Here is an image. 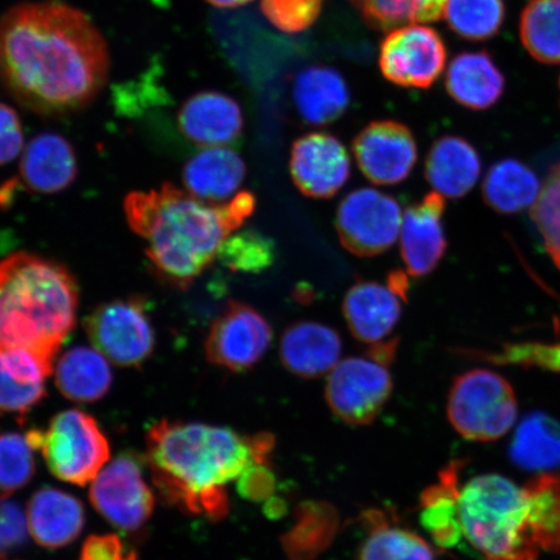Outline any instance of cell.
Returning <instances> with one entry per match:
<instances>
[{
    "label": "cell",
    "instance_id": "cell-1",
    "mask_svg": "<svg viewBox=\"0 0 560 560\" xmlns=\"http://www.w3.org/2000/svg\"><path fill=\"white\" fill-rule=\"evenodd\" d=\"M109 69L103 34L72 5L25 2L0 19V83L35 115L85 109L107 85Z\"/></svg>",
    "mask_w": 560,
    "mask_h": 560
},
{
    "label": "cell",
    "instance_id": "cell-2",
    "mask_svg": "<svg viewBox=\"0 0 560 560\" xmlns=\"http://www.w3.org/2000/svg\"><path fill=\"white\" fill-rule=\"evenodd\" d=\"M270 435L243 438L225 427L160 420L147 431V462L153 485L185 513L222 520L229 482L255 462H265Z\"/></svg>",
    "mask_w": 560,
    "mask_h": 560
},
{
    "label": "cell",
    "instance_id": "cell-3",
    "mask_svg": "<svg viewBox=\"0 0 560 560\" xmlns=\"http://www.w3.org/2000/svg\"><path fill=\"white\" fill-rule=\"evenodd\" d=\"M249 191L225 205H209L165 184L160 190L132 192L125 200L130 228L145 243V254L166 282L186 290L212 265L223 242L255 212Z\"/></svg>",
    "mask_w": 560,
    "mask_h": 560
},
{
    "label": "cell",
    "instance_id": "cell-4",
    "mask_svg": "<svg viewBox=\"0 0 560 560\" xmlns=\"http://www.w3.org/2000/svg\"><path fill=\"white\" fill-rule=\"evenodd\" d=\"M77 307L79 287L65 266L24 252L0 262V352L27 350L54 366Z\"/></svg>",
    "mask_w": 560,
    "mask_h": 560
},
{
    "label": "cell",
    "instance_id": "cell-5",
    "mask_svg": "<svg viewBox=\"0 0 560 560\" xmlns=\"http://www.w3.org/2000/svg\"><path fill=\"white\" fill-rule=\"evenodd\" d=\"M458 508L464 535L487 560H537L523 488L500 475L476 476L460 490Z\"/></svg>",
    "mask_w": 560,
    "mask_h": 560
},
{
    "label": "cell",
    "instance_id": "cell-6",
    "mask_svg": "<svg viewBox=\"0 0 560 560\" xmlns=\"http://www.w3.org/2000/svg\"><path fill=\"white\" fill-rule=\"evenodd\" d=\"M446 410L460 436L487 443L505 436L514 425L517 401L505 377L475 369L454 377Z\"/></svg>",
    "mask_w": 560,
    "mask_h": 560
},
{
    "label": "cell",
    "instance_id": "cell-7",
    "mask_svg": "<svg viewBox=\"0 0 560 560\" xmlns=\"http://www.w3.org/2000/svg\"><path fill=\"white\" fill-rule=\"evenodd\" d=\"M38 451L56 478L80 487L95 480L109 459V444L101 427L77 409L52 418L48 429L39 433Z\"/></svg>",
    "mask_w": 560,
    "mask_h": 560
},
{
    "label": "cell",
    "instance_id": "cell-8",
    "mask_svg": "<svg viewBox=\"0 0 560 560\" xmlns=\"http://www.w3.org/2000/svg\"><path fill=\"white\" fill-rule=\"evenodd\" d=\"M85 328L95 349L117 366H140L155 349V330L144 301L138 298L97 306L89 315Z\"/></svg>",
    "mask_w": 560,
    "mask_h": 560
},
{
    "label": "cell",
    "instance_id": "cell-9",
    "mask_svg": "<svg viewBox=\"0 0 560 560\" xmlns=\"http://www.w3.org/2000/svg\"><path fill=\"white\" fill-rule=\"evenodd\" d=\"M335 223L340 243L350 254L380 256L400 236L401 207L390 195L359 188L342 199Z\"/></svg>",
    "mask_w": 560,
    "mask_h": 560
},
{
    "label": "cell",
    "instance_id": "cell-10",
    "mask_svg": "<svg viewBox=\"0 0 560 560\" xmlns=\"http://www.w3.org/2000/svg\"><path fill=\"white\" fill-rule=\"evenodd\" d=\"M394 381L387 366L370 359L349 357L328 374L326 401L335 417L349 425L374 422L387 405Z\"/></svg>",
    "mask_w": 560,
    "mask_h": 560
},
{
    "label": "cell",
    "instance_id": "cell-11",
    "mask_svg": "<svg viewBox=\"0 0 560 560\" xmlns=\"http://www.w3.org/2000/svg\"><path fill=\"white\" fill-rule=\"evenodd\" d=\"M446 46L431 26L411 24L389 32L381 45L384 79L406 89H430L443 74Z\"/></svg>",
    "mask_w": 560,
    "mask_h": 560
},
{
    "label": "cell",
    "instance_id": "cell-12",
    "mask_svg": "<svg viewBox=\"0 0 560 560\" xmlns=\"http://www.w3.org/2000/svg\"><path fill=\"white\" fill-rule=\"evenodd\" d=\"M271 341L272 328L261 313L230 301L209 328L206 354L213 365L243 373L264 359Z\"/></svg>",
    "mask_w": 560,
    "mask_h": 560
},
{
    "label": "cell",
    "instance_id": "cell-13",
    "mask_svg": "<svg viewBox=\"0 0 560 560\" xmlns=\"http://www.w3.org/2000/svg\"><path fill=\"white\" fill-rule=\"evenodd\" d=\"M90 501L97 513L122 530L142 528L155 509V495L145 485L142 465L130 453L118 455L96 476Z\"/></svg>",
    "mask_w": 560,
    "mask_h": 560
},
{
    "label": "cell",
    "instance_id": "cell-14",
    "mask_svg": "<svg viewBox=\"0 0 560 560\" xmlns=\"http://www.w3.org/2000/svg\"><path fill=\"white\" fill-rule=\"evenodd\" d=\"M353 152L360 171L377 186L401 184L418 160L415 135L395 120L369 124L354 138Z\"/></svg>",
    "mask_w": 560,
    "mask_h": 560
},
{
    "label": "cell",
    "instance_id": "cell-15",
    "mask_svg": "<svg viewBox=\"0 0 560 560\" xmlns=\"http://www.w3.org/2000/svg\"><path fill=\"white\" fill-rule=\"evenodd\" d=\"M290 170L299 191L312 199H330L350 177V159L340 140L311 132L292 144Z\"/></svg>",
    "mask_w": 560,
    "mask_h": 560
},
{
    "label": "cell",
    "instance_id": "cell-16",
    "mask_svg": "<svg viewBox=\"0 0 560 560\" xmlns=\"http://www.w3.org/2000/svg\"><path fill=\"white\" fill-rule=\"evenodd\" d=\"M444 212V196L435 191L406 209L402 215L401 257L412 277L431 275L445 256L447 242L443 226Z\"/></svg>",
    "mask_w": 560,
    "mask_h": 560
},
{
    "label": "cell",
    "instance_id": "cell-17",
    "mask_svg": "<svg viewBox=\"0 0 560 560\" xmlns=\"http://www.w3.org/2000/svg\"><path fill=\"white\" fill-rule=\"evenodd\" d=\"M178 129L182 136L202 149L233 144L244 129L241 104L220 91H200L182 104Z\"/></svg>",
    "mask_w": 560,
    "mask_h": 560
},
{
    "label": "cell",
    "instance_id": "cell-18",
    "mask_svg": "<svg viewBox=\"0 0 560 560\" xmlns=\"http://www.w3.org/2000/svg\"><path fill=\"white\" fill-rule=\"evenodd\" d=\"M77 174L79 164L69 140L56 132H42L25 147L15 179L26 190L51 195L65 191Z\"/></svg>",
    "mask_w": 560,
    "mask_h": 560
},
{
    "label": "cell",
    "instance_id": "cell-19",
    "mask_svg": "<svg viewBox=\"0 0 560 560\" xmlns=\"http://www.w3.org/2000/svg\"><path fill=\"white\" fill-rule=\"evenodd\" d=\"M342 342L338 331L318 322H296L280 339V362L291 374L304 380L330 374L338 365Z\"/></svg>",
    "mask_w": 560,
    "mask_h": 560
},
{
    "label": "cell",
    "instance_id": "cell-20",
    "mask_svg": "<svg viewBox=\"0 0 560 560\" xmlns=\"http://www.w3.org/2000/svg\"><path fill=\"white\" fill-rule=\"evenodd\" d=\"M401 312L400 298L388 287L371 280H359L342 301V314L350 332L370 346L383 341L395 330Z\"/></svg>",
    "mask_w": 560,
    "mask_h": 560
},
{
    "label": "cell",
    "instance_id": "cell-21",
    "mask_svg": "<svg viewBox=\"0 0 560 560\" xmlns=\"http://www.w3.org/2000/svg\"><path fill=\"white\" fill-rule=\"evenodd\" d=\"M27 524L35 542L46 549H60L80 536L85 510L72 494L46 487L33 494Z\"/></svg>",
    "mask_w": 560,
    "mask_h": 560
},
{
    "label": "cell",
    "instance_id": "cell-22",
    "mask_svg": "<svg viewBox=\"0 0 560 560\" xmlns=\"http://www.w3.org/2000/svg\"><path fill=\"white\" fill-rule=\"evenodd\" d=\"M481 160L465 138L445 136L432 144L424 164L425 179L444 198H464L480 177Z\"/></svg>",
    "mask_w": 560,
    "mask_h": 560
},
{
    "label": "cell",
    "instance_id": "cell-23",
    "mask_svg": "<svg viewBox=\"0 0 560 560\" xmlns=\"http://www.w3.org/2000/svg\"><path fill=\"white\" fill-rule=\"evenodd\" d=\"M293 102L306 124L326 126L338 121L350 104V91L338 70L325 66L307 67L296 75Z\"/></svg>",
    "mask_w": 560,
    "mask_h": 560
},
{
    "label": "cell",
    "instance_id": "cell-24",
    "mask_svg": "<svg viewBox=\"0 0 560 560\" xmlns=\"http://www.w3.org/2000/svg\"><path fill=\"white\" fill-rule=\"evenodd\" d=\"M247 175L244 160L228 147H213L196 153L185 165L184 184L186 191L196 199L219 205L233 199Z\"/></svg>",
    "mask_w": 560,
    "mask_h": 560
},
{
    "label": "cell",
    "instance_id": "cell-25",
    "mask_svg": "<svg viewBox=\"0 0 560 560\" xmlns=\"http://www.w3.org/2000/svg\"><path fill=\"white\" fill-rule=\"evenodd\" d=\"M505 77L486 51L455 56L446 70L447 94L462 107L486 110L501 100Z\"/></svg>",
    "mask_w": 560,
    "mask_h": 560
},
{
    "label": "cell",
    "instance_id": "cell-26",
    "mask_svg": "<svg viewBox=\"0 0 560 560\" xmlns=\"http://www.w3.org/2000/svg\"><path fill=\"white\" fill-rule=\"evenodd\" d=\"M55 382L70 401H100L108 394L114 375L100 350L75 347L62 354L55 368Z\"/></svg>",
    "mask_w": 560,
    "mask_h": 560
},
{
    "label": "cell",
    "instance_id": "cell-27",
    "mask_svg": "<svg viewBox=\"0 0 560 560\" xmlns=\"http://www.w3.org/2000/svg\"><path fill=\"white\" fill-rule=\"evenodd\" d=\"M458 465L447 466L438 485L427 488L420 499V523L441 548H453L464 535L458 499Z\"/></svg>",
    "mask_w": 560,
    "mask_h": 560
},
{
    "label": "cell",
    "instance_id": "cell-28",
    "mask_svg": "<svg viewBox=\"0 0 560 560\" xmlns=\"http://www.w3.org/2000/svg\"><path fill=\"white\" fill-rule=\"evenodd\" d=\"M516 466L528 471H548L560 466V422L532 412L522 420L510 447Z\"/></svg>",
    "mask_w": 560,
    "mask_h": 560
},
{
    "label": "cell",
    "instance_id": "cell-29",
    "mask_svg": "<svg viewBox=\"0 0 560 560\" xmlns=\"http://www.w3.org/2000/svg\"><path fill=\"white\" fill-rule=\"evenodd\" d=\"M540 192L536 174L514 159L502 160L490 167L482 184L487 205L503 214L534 207Z\"/></svg>",
    "mask_w": 560,
    "mask_h": 560
},
{
    "label": "cell",
    "instance_id": "cell-30",
    "mask_svg": "<svg viewBox=\"0 0 560 560\" xmlns=\"http://www.w3.org/2000/svg\"><path fill=\"white\" fill-rule=\"evenodd\" d=\"M366 520L357 560H436L431 545L415 532L390 525L375 511Z\"/></svg>",
    "mask_w": 560,
    "mask_h": 560
},
{
    "label": "cell",
    "instance_id": "cell-31",
    "mask_svg": "<svg viewBox=\"0 0 560 560\" xmlns=\"http://www.w3.org/2000/svg\"><path fill=\"white\" fill-rule=\"evenodd\" d=\"M523 489L530 535L538 549L560 551V475L542 474Z\"/></svg>",
    "mask_w": 560,
    "mask_h": 560
},
{
    "label": "cell",
    "instance_id": "cell-32",
    "mask_svg": "<svg viewBox=\"0 0 560 560\" xmlns=\"http://www.w3.org/2000/svg\"><path fill=\"white\" fill-rule=\"evenodd\" d=\"M371 30L390 32L397 27L433 23L444 18L447 0H349Z\"/></svg>",
    "mask_w": 560,
    "mask_h": 560
},
{
    "label": "cell",
    "instance_id": "cell-33",
    "mask_svg": "<svg viewBox=\"0 0 560 560\" xmlns=\"http://www.w3.org/2000/svg\"><path fill=\"white\" fill-rule=\"evenodd\" d=\"M521 39L535 60L560 65V0H529L521 16Z\"/></svg>",
    "mask_w": 560,
    "mask_h": 560
},
{
    "label": "cell",
    "instance_id": "cell-34",
    "mask_svg": "<svg viewBox=\"0 0 560 560\" xmlns=\"http://www.w3.org/2000/svg\"><path fill=\"white\" fill-rule=\"evenodd\" d=\"M444 18L451 30L467 40L481 42L499 34L505 21L502 0H447Z\"/></svg>",
    "mask_w": 560,
    "mask_h": 560
},
{
    "label": "cell",
    "instance_id": "cell-35",
    "mask_svg": "<svg viewBox=\"0 0 560 560\" xmlns=\"http://www.w3.org/2000/svg\"><path fill=\"white\" fill-rule=\"evenodd\" d=\"M276 258L275 242L256 230H244L230 235L219 252V260L226 268L249 275L268 270Z\"/></svg>",
    "mask_w": 560,
    "mask_h": 560
},
{
    "label": "cell",
    "instance_id": "cell-36",
    "mask_svg": "<svg viewBox=\"0 0 560 560\" xmlns=\"http://www.w3.org/2000/svg\"><path fill=\"white\" fill-rule=\"evenodd\" d=\"M34 451L26 433L0 436V497L16 492L31 481L35 470Z\"/></svg>",
    "mask_w": 560,
    "mask_h": 560
},
{
    "label": "cell",
    "instance_id": "cell-37",
    "mask_svg": "<svg viewBox=\"0 0 560 560\" xmlns=\"http://www.w3.org/2000/svg\"><path fill=\"white\" fill-rule=\"evenodd\" d=\"M545 248L560 270V161L551 167L532 209Z\"/></svg>",
    "mask_w": 560,
    "mask_h": 560
},
{
    "label": "cell",
    "instance_id": "cell-38",
    "mask_svg": "<svg viewBox=\"0 0 560 560\" xmlns=\"http://www.w3.org/2000/svg\"><path fill=\"white\" fill-rule=\"evenodd\" d=\"M324 0H261V12L276 30L298 34L315 24Z\"/></svg>",
    "mask_w": 560,
    "mask_h": 560
},
{
    "label": "cell",
    "instance_id": "cell-39",
    "mask_svg": "<svg viewBox=\"0 0 560 560\" xmlns=\"http://www.w3.org/2000/svg\"><path fill=\"white\" fill-rule=\"evenodd\" d=\"M45 396V384L27 383L0 365V412L24 416Z\"/></svg>",
    "mask_w": 560,
    "mask_h": 560
},
{
    "label": "cell",
    "instance_id": "cell-40",
    "mask_svg": "<svg viewBox=\"0 0 560 560\" xmlns=\"http://www.w3.org/2000/svg\"><path fill=\"white\" fill-rule=\"evenodd\" d=\"M490 360L508 365L537 366L560 373V345L522 342L509 345L501 352L492 353Z\"/></svg>",
    "mask_w": 560,
    "mask_h": 560
},
{
    "label": "cell",
    "instance_id": "cell-41",
    "mask_svg": "<svg viewBox=\"0 0 560 560\" xmlns=\"http://www.w3.org/2000/svg\"><path fill=\"white\" fill-rule=\"evenodd\" d=\"M27 516L16 502L0 497V555L18 550L26 542Z\"/></svg>",
    "mask_w": 560,
    "mask_h": 560
},
{
    "label": "cell",
    "instance_id": "cell-42",
    "mask_svg": "<svg viewBox=\"0 0 560 560\" xmlns=\"http://www.w3.org/2000/svg\"><path fill=\"white\" fill-rule=\"evenodd\" d=\"M24 147L23 125L18 112L0 103V165L15 160Z\"/></svg>",
    "mask_w": 560,
    "mask_h": 560
},
{
    "label": "cell",
    "instance_id": "cell-43",
    "mask_svg": "<svg viewBox=\"0 0 560 560\" xmlns=\"http://www.w3.org/2000/svg\"><path fill=\"white\" fill-rule=\"evenodd\" d=\"M80 560H137V555L117 535H93L83 544Z\"/></svg>",
    "mask_w": 560,
    "mask_h": 560
},
{
    "label": "cell",
    "instance_id": "cell-44",
    "mask_svg": "<svg viewBox=\"0 0 560 560\" xmlns=\"http://www.w3.org/2000/svg\"><path fill=\"white\" fill-rule=\"evenodd\" d=\"M237 487L245 499L260 501L271 493L275 478L269 468L264 466V462H255L242 474Z\"/></svg>",
    "mask_w": 560,
    "mask_h": 560
},
{
    "label": "cell",
    "instance_id": "cell-45",
    "mask_svg": "<svg viewBox=\"0 0 560 560\" xmlns=\"http://www.w3.org/2000/svg\"><path fill=\"white\" fill-rule=\"evenodd\" d=\"M398 341H400L398 338H394L376 342V345L371 346L369 350V359L388 368L396 359Z\"/></svg>",
    "mask_w": 560,
    "mask_h": 560
},
{
    "label": "cell",
    "instance_id": "cell-46",
    "mask_svg": "<svg viewBox=\"0 0 560 560\" xmlns=\"http://www.w3.org/2000/svg\"><path fill=\"white\" fill-rule=\"evenodd\" d=\"M388 289L395 292L396 295L402 300H408L409 282L405 272L394 271L390 272L388 278Z\"/></svg>",
    "mask_w": 560,
    "mask_h": 560
},
{
    "label": "cell",
    "instance_id": "cell-47",
    "mask_svg": "<svg viewBox=\"0 0 560 560\" xmlns=\"http://www.w3.org/2000/svg\"><path fill=\"white\" fill-rule=\"evenodd\" d=\"M206 2L212 4L215 9L231 10L240 9V7L254 2V0H206Z\"/></svg>",
    "mask_w": 560,
    "mask_h": 560
}]
</instances>
